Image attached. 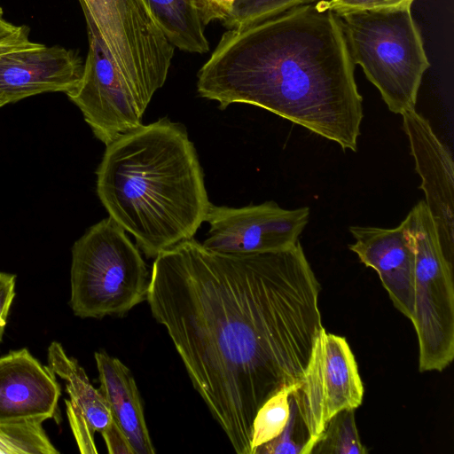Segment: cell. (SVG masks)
<instances>
[{
  "label": "cell",
  "mask_w": 454,
  "mask_h": 454,
  "mask_svg": "<svg viewBox=\"0 0 454 454\" xmlns=\"http://www.w3.org/2000/svg\"><path fill=\"white\" fill-rule=\"evenodd\" d=\"M37 43L33 42L29 39V36L23 37L15 41H12L9 43H6L4 44L0 45V54L5 53L12 51H16L27 47L33 46L36 44Z\"/></svg>",
  "instance_id": "obj_27"
},
{
  "label": "cell",
  "mask_w": 454,
  "mask_h": 454,
  "mask_svg": "<svg viewBox=\"0 0 454 454\" xmlns=\"http://www.w3.org/2000/svg\"><path fill=\"white\" fill-rule=\"evenodd\" d=\"M60 387L55 374L22 348L0 357V424L54 417Z\"/></svg>",
  "instance_id": "obj_14"
},
{
  "label": "cell",
  "mask_w": 454,
  "mask_h": 454,
  "mask_svg": "<svg viewBox=\"0 0 454 454\" xmlns=\"http://www.w3.org/2000/svg\"><path fill=\"white\" fill-rule=\"evenodd\" d=\"M15 285L16 276L14 274L0 272V342L15 297Z\"/></svg>",
  "instance_id": "obj_24"
},
{
  "label": "cell",
  "mask_w": 454,
  "mask_h": 454,
  "mask_svg": "<svg viewBox=\"0 0 454 454\" xmlns=\"http://www.w3.org/2000/svg\"><path fill=\"white\" fill-rule=\"evenodd\" d=\"M353 63L363 68L394 114L415 109L430 67L411 6L337 15Z\"/></svg>",
  "instance_id": "obj_4"
},
{
  "label": "cell",
  "mask_w": 454,
  "mask_h": 454,
  "mask_svg": "<svg viewBox=\"0 0 454 454\" xmlns=\"http://www.w3.org/2000/svg\"><path fill=\"white\" fill-rule=\"evenodd\" d=\"M318 1L321 0H236L223 25L227 30L241 29Z\"/></svg>",
  "instance_id": "obj_21"
},
{
  "label": "cell",
  "mask_w": 454,
  "mask_h": 454,
  "mask_svg": "<svg viewBox=\"0 0 454 454\" xmlns=\"http://www.w3.org/2000/svg\"><path fill=\"white\" fill-rule=\"evenodd\" d=\"M89 49L76 86L66 93L105 145L142 125L145 112L87 25Z\"/></svg>",
  "instance_id": "obj_9"
},
{
  "label": "cell",
  "mask_w": 454,
  "mask_h": 454,
  "mask_svg": "<svg viewBox=\"0 0 454 454\" xmlns=\"http://www.w3.org/2000/svg\"><path fill=\"white\" fill-rule=\"evenodd\" d=\"M100 391L113 419L128 438L134 454L155 453L144 414L138 388L129 369L104 351L94 355Z\"/></svg>",
  "instance_id": "obj_15"
},
{
  "label": "cell",
  "mask_w": 454,
  "mask_h": 454,
  "mask_svg": "<svg viewBox=\"0 0 454 454\" xmlns=\"http://www.w3.org/2000/svg\"><path fill=\"white\" fill-rule=\"evenodd\" d=\"M49 369L66 382L69 400L67 413L82 417L94 433H102L113 417L106 399L96 389L77 360L67 355L60 343L52 341L47 353Z\"/></svg>",
  "instance_id": "obj_16"
},
{
  "label": "cell",
  "mask_w": 454,
  "mask_h": 454,
  "mask_svg": "<svg viewBox=\"0 0 454 454\" xmlns=\"http://www.w3.org/2000/svg\"><path fill=\"white\" fill-rule=\"evenodd\" d=\"M415 254L414 316L420 372H442L454 358L453 267L446 261L425 201L405 217Z\"/></svg>",
  "instance_id": "obj_7"
},
{
  "label": "cell",
  "mask_w": 454,
  "mask_h": 454,
  "mask_svg": "<svg viewBox=\"0 0 454 454\" xmlns=\"http://www.w3.org/2000/svg\"><path fill=\"white\" fill-rule=\"evenodd\" d=\"M349 231L355 239L349 249L378 272L395 307L411 321L415 254L406 219L395 228L350 226Z\"/></svg>",
  "instance_id": "obj_13"
},
{
  "label": "cell",
  "mask_w": 454,
  "mask_h": 454,
  "mask_svg": "<svg viewBox=\"0 0 454 454\" xmlns=\"http://www.w3.org/2000/svg\"><path fill=\"white\" fill-rule=\"evenodd\" d=\"M95 31L138 103L147 108L168 77L175 48L142 0H79Z\"/></svg>",
  "instance_id": "obj_6"
},
{
  "label": "cell",
  "mask_w": 454,
  "mask_h": 454,
  "mask_svg": "<svg viewBox=\"0 0 454 454\" xmlns=\"http://www.w3.org/2000/svg\"><path fill=\"white\" fill-rule=\"evenodd\" d=\"M364 386L346 339L326 333L317 336L303 378L290 395L291 415L307 437V454L330 419L361 405Z\"/></svg>",
  "instance_id": "obj_8"
},
{
  "label": "cell",
  "mask_w": 454,
  "mask_h": 454,
  "mask_svg": "<svg viewBox=\"0 0 454 454\" xmlns=\"http://www.w3.org/2000/svg\"><path fill=\"white\" fill-rule=\"evenodd\" d=\"M420 189L434 221L443 255L454 266V172L451 154L437 137L429 121L415 109L402 114Z\"/></svg>",
  "instance_id": "obj_11"
},
{
  "label": "cell",
  "mask_w": 454,
  "mask_h": 454,
  "mask_svg": "<svg viewBox=\"0 0 454 454\" xmlns=\"http://www.w3.org/2000/svg\"><path fill=\"white\" fill-rule=\"evenodd\" d=\"M320 286L297 241L225 254L191 239L155 257L146 301L238 454L259 409L301 380L324 328Z\"/></svg>",
  "instance_id": "obj_1"
},
{
  "label": "cell",
  "mask_w": 454,
  "mask_h": 454,
  "mask_svg": "<svg viewBox=\"0 0 454 454\" xmlns=\"http://www.w3.org/2000/svg\"><path fill=\"white\" fill-rule=\"evenodd\" d=\"M169 43L190 53H207L209 43L192 0H142Z\"/></svg>",
  "instance_id": "obj_17"
},
{
  "label": "cell",
  "mask_w": 454,
  "mask_h": 454,
  "mask_svg": "<svg viewBox=\"0 0 454 454\" xmlns=\"http://www.w3.org/2000/svg\"><path fill=\"white\" fill-rule=\"evenodd\" d=\"M30 29L27 26H17L4 17V12L0 7V45L29 36Z\"/></svg>",
  "instance_id": "obj_26"
},
{
  "label": "cell",
  "mask_w": 454,
  "mask_h": 454,
  "mask_svg": "<svg viewBox=\"0 0 454 454\" xmlns=\"http://www.w3.org/2000/svg\"><path fill=\"white\" fill-rule=\"evenodd\" d=\"M355 419V410H343L326 423L310 454H365Z\"/></svg>",
  "instance_id": "obj_18"
},
{
  "label": "cell",
  "mask_w": 454,
  "mask_h": 454,
  "mask_svg": "<svg viewBox=\"0 0 454 454\" xmlns=\"http://www.w3.org/2000/svg\"><path fill=\"white\" fill-rule=\"evenodd\" d=\"M6 105L5 102H4L3 100H0V108Z\"/></svg>",
  "instance_id": "obj_28"
},
{
  "label": "cell",
  "mask_w": 454,
  "mask_h": 454,
  "mask_svg": "<svg viewBox=\"0 0 454 454\" xmlns=\"http://www.w3.org/2000/svg\"><path fill=\"white\" fill-rule=\"evenodd\" d=\"M42 423L0 424V454H57Z\"/></svg>",
  "instance_id": "obj_20"
},
{
  "label": "cell",
  "mask_w": 454,
  "mask_h": 454,
  "mask_svg": "<svg viewBox=\"0 0 454 454\" xmlns=\"http://www.w3.org/2000/svg\"><path fill=\"white\" fill-rule=\"evenodd\" d=\"M71 254L69 304L75 316L122 317L146 300L151 274L138 248L111 217L90 226Z\"/></svg>",
  "instance_id": "obj_5"
},
{
  "label": "cell",
  "mask_w": 454,
  "mask_h": 454,
  "mask_svg": "<svg viewBox=\"0 0 454 454\" xmlns=\"http://www.w3.org/2000/svg\"><path fill=\"white\" fill-rule=\"evenodd\" d=\"M204 27L214 20L223 21L232 11L236 0H192Z\"/></svg>",
  "instance_id": "obj_23"
},
{
  "label": "cell",
  "mask_w": 454,
  "mask_h": 454,
  "mask_svg": "<svg viewBox=\"0 0 454 454\" xmlns=\"http://www.w3.org/2000/svg\"><path fill=\"white\" fill-rule=\"evenodd\" d=\"M80 56L62 46L43 43L0 54V100L8 104L46 92H64L78 83Z\"/></svg>",
  "instance_id": "obj_12"
},
{
  "label": "cell",
  "mask_w": 454,
  "mask_h": 454,
  "mask_svg": "<svg viewBox=\"0 0 454 454\" xmlns=\"http://www.w3.org/2000/svg\"><path fill=\"white\" fill-rule=\"evenodd\" d=\"M309 209L280 207L274 201L242 207L212 204L202 245L225 254H254L281 250L294 245L308 223Z\"/></svg>",
  "instance_id": "obj_10"
},
{
  "label": "cell",
  "mask_w": 454,
  "mask_h": 454,
  "mask_svg": "<svg viewBox=\"0 0 454 454\" xmlns=\"http://www.w3.org/2000/svg\"><path fill=\"white\" fill-rule=\"evenodd\" d=\"M299 383L278 391L257 411L253 424L252 454L257 447L274 439L284 430L290 416V395Z\"/></svg>",
  "instance_id": "obj_19"
},
{
  "label": "cell",
  "mask_w": 454,
  "mask_h": 454,
  "mask_svg": "<svg viewBox=\"0 0 454 454\" xmlns=\"http://www.w3.org/2000/svg\"><path fill=\"white\" fill-rule=\"evenodd\" d=\"M197 91L224 110L248 104L356 152L363 98L337 15L321 0L226 30L197 74Z\"/></svg>",
  "instance_id": "obj_2"
},
{
  "label": "cell",
  "mask_w": 454,
  "mask_h": 454,
  "mask_svg": "<svg viewBox=\"0 0 454 454\" xmlns=\"http://www.w3.org/2000/svg\"><path fill=\"white\" fill-rule=\"evenodd\" d=\"M415 0H327L329 8L340 15L355 11L411 6Z\"/></svg>",
  "instance_id": "obj_22"
},
{
  "label": "cell",
  "mask_w": 454,
  "mask_h": 454,
  "mask_svg": "<svg viewBox=\"0 0 454 454\" xmlns=\"http://www.w3.org/2000/svg\"><path fill=\"white\" fill-rule=\"evenodd\" d=\"M106 146L96 191L109 217L147 257L193 239L212 204L184 126L162 118Z\"/></svg>",
  "instance_id": "obj_3"
},
{
  "label": "cell",
  "mask_w": 454,
  "mask_h": 454,
  "mask_svg": "<svg viewBox=\"0 0 454 454\" xmlns=\"http://www.w3.org/2000/svg\"><path fill=\"white\" fill-rule=\"evenodd\" d=\"M110 454H134L133 449L120 427L113 419L101 433Z\"/></svg>",
  "instance_id": "obj_25"
}]
</instances>
